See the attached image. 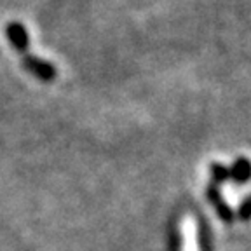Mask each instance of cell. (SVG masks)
Segmentation results:
<instances>
[{
	"label": "cell",
	"mask_w": 251,
	"mask_h": 251,
	"mask_svg": "<svg viewBox=\"0 0 251 251\" xmlns=\"http://www.w3.org/2000/svg\"><path fill=\"white\" fill-rule=\"evenodd\" d=\"M5 35H7L11 46L14 47L18 54L21 56V61H23L25 68L30 72L31 75H35L40 80H46V82H51L54 80L58 72L52 67L51 63L46 61V59L37 58L35 54L30 52V35H28L26 28L20 21H11L5 28Z\"/></svg>",
	"instance_id": "cell-1"
},
{
	"label": "cell",
	"mask_w": 251,
	"mask_h": 251,
	"mask_svg": "<svg viewBox=\"0 0 251 251\" xmlns=\"http://www.w3.org/2000/svg\"><path fill=\"white\" fill-rule=\"evenodd\" d=\"M183 251H199L197 244V227L194 220L187 218L183 224Z\"/></svg>",
	"instance_id": "cell-2"
},
{
	"label": "cell",
	"mask_w": 251,
	"mask_h": 251,
	"mask_svg": "<svg viewBox=\"0 0 251 251\" xmlns=\"http://www.w3.org/2000/svg\"><path fill=\"white\" fill-rule=\"evenodd\" d=\"M235 176L239 178V180H244L251 175V166L248 164L246 161H239V164H235Z\"/></svg>",
	"instance_id": "cell-3"
}]
</instances>
